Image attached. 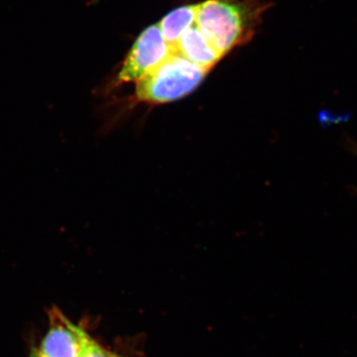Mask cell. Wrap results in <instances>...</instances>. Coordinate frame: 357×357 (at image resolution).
I'll return each mask as SVG.
<instances>
[{
    "instance_id": "1",
    "label": "cell",
    "mask_w": 357,
    "mask_h": 357,
    "mask_svg": "<svg viewBox=\"0 0 357 357\" xmlns=\"http://www.w3.org/2000/svg\"><path fill=\"white\" fill-rule=\"evenodd\" d=\"M261 13L255 0H206L199 4L196 25L223 57L251 39Z\"/></svg>"
},
{
    "instance_id": "2",
    "label": "cell",
    "mask_w": 357,
    "mask_h": 357,
    "mask_svg": "<svg viewBox=\"0 0 357 357\" xmlns=\"http://www.w3.org/2000/svg\"><path fill=\"white\" fill-rule=\"evenodd\" d=\"M211 70L174 52L136 83V98L146 103H167L192 93Z\"/></svg>"
},
{
    "instance_id": "3",
    "label": "cell",
    "mask_w": 357,
    "mask_h": 357,
    "mask_svg": "<svg viewBox=\"0 0 357 357\" xmlns=\"http://www.w3.org/2000/svg\"><path fill=\"white\" fill-rule=\"evenodd\" d=\"M174 52L176 51L164 38L159 25L150 26L141 33L122 63L117 74V84L137 83Z\"/></svg>"
},
{
    "instance_id": "4",
    "label": "cell",
    "mask_w": 357,
    "mask_h": 357,
    "mask_svg": "<svg viewBox=\"0 0 357 357\" xmlns=\"http://www.w3.org/2000/svg\"><path fill=\"white\" fill-rule=\"evenodd\" d=\"M50 328L33 357H81L89 335L58 309H52Z\"/></svg>"
},
{
    "instance_id": "5",
    "label": "cell",
    "mask_w": 357,
    "mask_h": 357,
    "mask_svg": "<svg viewBox=\"0 0 357 357\" xmlns=\"http://www.w3.org/2000/svg\"><path fill=\"white\" fill-rule=\"evenodd\" d=\"M176 52L195 64L211 70L222 56L196 24L187 30L176 45Z\"/></svg>"
},
{
    "instance_id": "6",
    "label": "cell",
    "mask_w": 357,
    "mask_h": 357,
    "mask_svg": "<svg viewBox=\"0 0 357 357\" xmlns=\"http://www.w3.org/2000/svg\"><path fill=\"white\" fill-rule=\"evenodd\" d=\"M199 4L180 7L166 15L159 23L164 38L176 51V45L183 34L196 24Z\"/></svg>"
},
{
    "instance_id": "7",
    "label": "cell",
    "mask_w": 357,
    "mask_h": 357,
    "mask_svg": "<svg viewBox=\"0 0 357 357\" xmlns=\"http://www.w3.org/2000/svg\"><path fill=\"white\" fill-rule=\"evenodd\" d=\"M112 352L105 351L98 342L89 337L81 357H114Z\"/></svg>"
},
{
    "instance_id": "8",
    "label": "cell",
    "mask_w": 357,
    "mask_h": 357,
    "mask_svg": "<svg viewBox=\"0 0 357 357\" xmlns=\"http://www.w3.org/2000/svg\"><path fill=\"white\" fill-rule=\"evenodd\" d=\"M114 357H119V356H114Z\"/></svg>"
},
{
    "instance_id": "9",
    "label": "cell",
    "mask_w": 357,
    "mask_h": 357,
    "mask_svg": "<svg viewBox=\"0 0 357 357\" xmlns=\"http://www.w3.org/2000/svg\"><path fill=\"white\" fill-rule=\"evenodd\" d=\"M33 357V356H32Z\"/></svg>"
}]
</instances>
